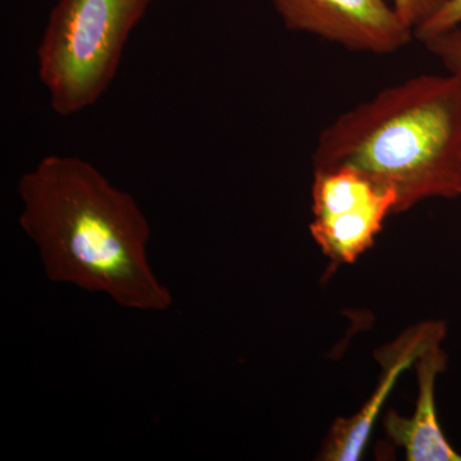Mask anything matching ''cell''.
<instances>
[{
    "label": "cell",
    "mask_w": 461,
    "mask_h": 461,
    "mask_svg": "<svg viewBox=\"0 0 461 461\" xmlns=\"http://www.w3.org/2000/svg\"><path fill=\"white\" fill-rule=\"evenodd\" d=\"M397 14L412 32L429 23L447 0H390Z\"/></svg>",
    "instance_id": "9"
},
{
    "label": "cell",
    "mask_w": 461,
    "mask_h": 461,
    "mask_svg": "<svg viewBox=\"0 0 461 461\" xmlns=\"http://www.w3.org/2000/svg\"><path fill=\"white\" fill-rule=\"evenodd\" d=\"M461 85V25L420 41Z\"/></svg>",
    "instance_id": "8"
},
{
    "label": "cell",
    "mask_w": 461,
    "mask_h": 461,
    "mask_svg": "<svg viewBox=\"0 0 461 461\" xmlns=\"http://www.w3.org/2000/svg\"><path fill=\"white\" fill-rule=\"evenodd\" d=\"M311 233L335 264H353L375 245L396 195L350 167L314 169Z\"/></svg>",
    "instance_id": "4"
},
{
    "label": "cell",
    "mask_w": 461,
    "mask_h": 461,
    "mask_svg": "<svg viewBox=\"0 0 461 461\" xmlns=\"http://www.w3.org/2000/svg\"><path fill=\"white\" fill-rule=\"evenodd\" d=\"M314 169L350 167L396 195V214L461 198V85L420 75L384 87L324 127Z\"/></svg>",
    "instance_id": "2"
},
{
    "label": "cell",
    "mask_w": 461,
    "mask_h": 461,
    "mask_svg": "<svg viewBox=\"0 0 461 461\" xmlns=\"http://www.w3.org/2000/svg\"><path fill=\"white\" fill-rule=\"evenodd\" d=\"M447 327L445 321H424L402 333L393 344L375 353L384 373L377 388L357 414L339 418L330 427L321 446L320 457L324 461H357L368 445L373 426L384 408L391 390L406 369L417 362L420 354L435 342L444 341Z\"/></svg>",
    "instance_id": "6"
},
{
    "label": "cell",
    "mask_w": 461,
    "mask_h": 461,
    "mask_svg": "<svg viewBox=\"0 0 461 461\" xmlns=\"http://www.w3.org/2000/svg\"><path fill=\"white\" fill-rule=\"evenodd\" d=\"M418 375V400L411 417L390 411L384 415L387 436L402 448L409 461H461V454L446 438L436 408V382L446 371L447 354L441 342L429 346L414 364Z\"/></svg>",
    "instance_id": "7"
},
{
    "label": "cell",
    "mask_w": 461,
    "mask_h": 461,
    "mask_svg": "<svg viewBox=\"0 0 461 461\" xmlns=\"http://www.w3.org/2000/svg\"><path fill=\"white\" fill-rule=\"evenodd\" d=\"M151 2L58 0L36 50L39 78L54 113H81L104 95Z\"/></svg>",
    "instance_id": "3"
},
{
    "label": "cell",
    "mask_w": 461,
    "mask_h": 461,
    "mask_svg": "<svg viewBox=\"0 0 461 461\" xmlns=\"http://www.w3.org/2000/svg\"><path fill=\"white\" fill-rule=\"evenodd\" d=\"M272 5L291 32L350 51L390 56L415 39L390 0H272Z\"/></svg>",
    "instance_id": "5"
},
{
    "label": "cell",
    "mask_w": 461,
    "mask_h": 461,
    "mask_svg": "<svg viewBox=\"0 0 461 461\" xmlns=\"http://www.w3.org/2000/svg\"><path fill=\"white\" fill-rule=\"evenodd\" d=\"M461 25V0H447L429 23L414 33L418 41Z\"/></svg>",
    "instance_id": "10"
},
{
    "label": "cell",
    "mask_w": 461,
    "mask_h": 461,
    "mask_svg": "<svg viewBox=\"0 0 461 461\" xmlns=\"http://www.w3.org/2000/svg\"><path fill=\"white\" fill-rule=\"evenodd\" d=\"M17 191L18 223L48 280L102 294L129 311L171 308V291L149 260L147 215L95 166L78 157H44L23 173Z\"/></svg>",
    "instance_id": "1"
}]
</instances>
